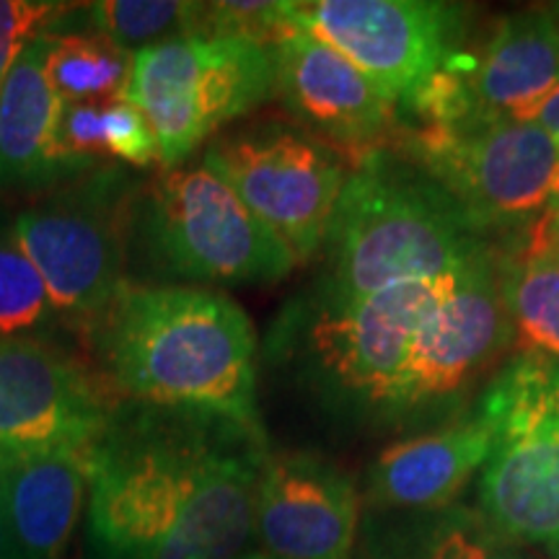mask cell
Instances as JSON below:
<instances>
[{
	"instance_id": "6da1fadb",
	"label": "cell",
	"mask_w": 559,
	"mask_h": 559,
	"mask_svg": "<svg viewBox=\"0 0 559 559\" xmlns=\"http://www.w3.org/2000/svg\"><path fill=\"white\" fill-rule=\"evenodd\" d=\"M267 453L264 430L120 402L86 453L88 559H239Z\"/></svg>"
},
{
	"instance_id": "7a4b0ae2",
	"label": "cell",
	"mask_w": 559,
	"mask_h": 559,
	"mask_svg": "<svg viewBox=\"0 0 559 559\" xmlns=\"http://www.w3.org/2000/svg\"><path fill=\"white\" fill-rule=\"evenodd\" d=\"M96 370L122 402L198 412L262 430L257 332L215 288L130 283L88 330Z\"/></svg>"
},
{
	"instance_id": "3957f363",
	"label": "cell",
	"mask_w": 559,
	"mask_h": 559,
	"mask_svg": "<svg viewBox=\"0 0 559 559\" xmlns=\"http://www.w3.org/2000/svg\"><path fill=\"white\" fill-rule=\"evenodd\" d=\"M487 243L417 166L376 151L353 166L326 234L319 296L355 300L464 267Z\"/></svg>"
},
{
	"instance_id": "277c9868",
	"label": "cell",
	"mask_w": 559,
	"mask_h": 559,
	"mask_svg": "<svg viewBox=\"0 0 559 559\" xmlns=\"http://www.w3.org/2000/svg\"><path fill=\"white\" fill-rule=\"evenodd\" d=\"M453 275L402 283L355 300L311 293L280 319L275 345L326 404L396 415L412 342L456 283Z\"/></svg>"
},
{
	"instance_id": "5b68a950",
	"label": "cell",
	"mask_w": 559,
	"mask_h": 559,
	"mask_svg": "<svg viewBox=\"0 0 559 559\" xmlns=\"http://www.w3.org/2000/svg\"><path fill=\"white\" fill-rule=\"evenodd\" d=\"M210 288L270 285L296 270V257L205 160L160 171L132 207L130 267Z\"/></svg>"
},
{
	"instance_id": "8992f818",
	"label": "cell",
	"mask_w": 559,
	"mask_h": 559,
	"mask_svg": "<svg viewBox=\"0 0 559 559\" xmlns=\"http://www.w3.org/2000/svg\"><path fill=\"white\" fill-rule=\"evenodd\" d=\"M140 181L104 164L13 215L21 249L45 280L60 321L91 326L130 280V228Z\"/></svg>"
},
{
	"instance_id": "52a82bcc",
	"label": "cell",
	"mask_w": 559,
	"mask_h": 559,
	"mask_svg": "<svg viewBox=\"0 0 559 559\" xmlns=\"http://www.w3.org/2000/svg\"><path fill=\"white\" fill-rule=\"evenodd\" d=\"M495 440L481 515L513 547L559 559V362L521 353L481 400Z\"/></svg>"
},
{
	"instance_id": "ba28073f",
	"label": "cell",
	"mask_w": 559,
	"mask_h": 559,
	"mask_svg": "<svg viewBox=\"0 0 559 559\" xmlns=\"http://www.w3.org/2000/svg\"><path fill=\"white\" fill-rule=\"evenodd\" d=\"M277 91L275 50L241 37H187L132 58L124 99L148 120L160 171L179 169L215 132Z\"/></svg>"
},
{
	"instance_id": "9c48e42d",
	"label": "cell",
	"mask_w": 559,
	"mask_h": 559,
	"mask_svg": "<svg viewBox=\"0 0 559 559\" xmlns=\"http://www.w3.org/2000/svg\"><path fill=\"white\" fill-rule=\"evenodd\" d=\"M400 140L477 234L531 228L559 185V140L536 122L412 128Z\"/></svg>"
},
{
	"instance_id": "30bf717a",
	"label": "cell",
	"mask_w": 559,
	"mask_h": 559,
	"mask_svg": "<svg viewBox=\"0 0 559 559\" xmlns=\"http://www.w3.org/2000/svg\"><path fill=\"white\" fill-rule=\"evenodd\" d=\"M202 160L288 247L298 264L324 249L353 171L347 158L290 122L249 124L213 138Z\"/></svg>"
},
{
	"instance_id": "8fae6325",
	"label": "cell",
	"mask_w": 559,
	"mask_h": 559,
	"mask_svg": "<svg viewBox=\"0 0 559 559\" xmlns=\"http://www.w3.org/2000/svg\"><path fill=\"white\" fill-rule=\"evenodd\" d=\"M285 21L345 55L396 107L456 58L464 37L459 5L432 0H296Z\"/></svg>"
},
{
	"instance_id": "7c38bea8",
	"label": "cell",
	"mask_w": 559,
	"mask_h": 559,
	"mask_svg": "<svg viewBox=\"0 0 559 559\" xmlns=\"http://www.w3.org/2000/svg\"><path fill=\"white\" fill-rule=\"evenodd\" d=\"M96 368L37 337H0V461L88 451L120 407Z\"/></svg>"
},
{
	"instance_id": "4fadbf2b",
	"label": "cell",
	"mask_w": 559,
	"mask_h": 559,
	"mask_svg": "<svg viewBox=\"0 0 559 559\" xmlns=\"http://www.w3.org/2000/svg\"><path fill=\"white\" fill-rule=\"evenodd\" d=\"M277 91L300 130L355 166L370 153L389 151L400 138L396 102L345 55L300 29L275 45Z\"/></svg>"
},
{
	"instance_id": "5bb4252c",
	"label": "cell",
	"mask_w": 559,
	"mask_h": 559,
	"mask_svg": "<svg viewBox=\"0 0 559 559\" xmlns=\"http://www.w3.org/2000/svg\"><path fill=\"white\" fill-rule=\"evenodd\" d=\"M498 257L487 247L459 270L449 296L419 326L404 366L396 412L456 394L510 337Z\"/></svg>"
},
{
	"instance_id": "9a60e30c",
	"label": "cell",
	"mask_w": 559,
	"mask_h": 559,
	"mask_svg": "<svg viewBox=\"0 0 559 559\" xmlns=\"http://www.w3.org/2000/svg\"><path fill=\"white\" fill-rule=\"evenodd\" d=\"M360 498L353 477L319 453H267L257 487V526L275 559H349Z\"/></svg>"
},
{
	"instance_id": "2e32d148",
	"label": "cell",
	"mask_w": 559,
	"mask_h": 559,
	"mask_svg": "<svg viewBox=\"0 0 559 559\" xmlns=\"http://www.w3.org/2000/svg\"><path fill=\"white\" fill-rule=\"evenodd\" d=\"M459 75V128L534 122L559 88V19L523 11L500 19L474 58L451 60ZM430 130V128H428Z\"/></svg>"
},
{
	"instance_id": "e0dca14e",
	"label": "cell",
	"mask_w": 559,
	"mask_h": 559,
	"mask_svg": "<svg viewBox=\"0 0 559 559\" xmlns=\"http://www.w3.org/2000/svg\"><path fill=\"white\" fill-rule=\"evenodd\" d=\"M492 440V423L481 409L445 428L396 440L370 466L368 502L423 513L445 510L487 464Z\"/></svg>"
},
{
	"instance_id": "ac0fdd59",
	"label": "cell",
	"mask_w": 559,
	"mask_h": 559,
	"mask_svg": "<svg viewBox=\"0 0 559 559\" xmlns=\"http://www.w3.org/2000/svg\"><path fill=\"white\" fill-rule=\"evenodd\" d=\"M88 451L0 461V495L16 559H62L88 502Z\"/></svg>"
},
{
	"instance_id": "d6986e66",
	"label": "cell",
	"mask_w": 559,
	"mask_h": 559,
	"mask_svg": "<svg viewBox=\"0 0 559 559\" xmlns=\"http://www.w3.org/2000/svg\"><path fill=\"white\" fill-rule=\"evenodd\" d=\"M45 34L29 41L0 88V190H45L68 181L58 156L66 102L47 79Z\"/></svg>"
},
{
	"instance_id": "ffe728a7",
	"label": "cell",
	"mask_w": 559,
	"mask_h": 559,
	"mask_svg": "<svg viewBox=\"0 0 559 559\" xmlns=\"http://www.w3.org/2000/svg\"><path fill=\"white\" fill-rule=\"evenodd\" d=\"M510 330L523 353L559 362V239L531 226L506 260H498Z\"/></svg>"
},
{
	"instance_id": "44dd1931",
	"label": "cell",
	"mask_w": 559,
	"mask_h": 559,
	"mask_svg": "<svg viewBox=\"0 0 559 559\" xmlns=\"http://www.w3.org/2000/svg\"><path fill=\"white\" fill-rule=\"evenodd\" d=\"M45 37L47 79L62 102H109L124 96L135 55L91 26L83 32L68 29L58 21Z\"/></svg>"
},
{
	"instance_id": "7402d4cb",
	"label": "cell",
	"mask_w": 559,
	"mask_h": 559,
	"mask_svg": "<svg viewBox=\"0 0 559 559\" xmlns=\"http://www.w3.org/2000/svg\"><path fill=\"white\" fill-rule=\"evenodd\" d=\"M88 26L128 52L164 41L207 37V3L181 0H102L86 5Z\"/></svg>"
},
{
	"instance_id": "603a6c76",
	"label": "cell",
	"mask_w": 559,
	"mask_h": 559,
	"mask_svg": "<svg viewBox=\"0 0 559 559\" xmlns=\"http://www.w3.org/2000/svg\"><path fill=\"white\" fill-rule=\"evenodd\" d=\"M60 324L45 280L16 239L13 215L0 210V337L47 340Z\"/></svg>"
},
{
	"instance_id": "cb8c5ba5",
	"label": "cell",
	"mask_w": 559,
	"mask_h": 559,
	"mask_svg": "<svg viewBox=\"0 0 559 559\" xmlns=\"http://www.w3.org/2000/svg\"><path fill=\"white\" fill-rule=\"evenodd\" d=\"M515 549L481 513L445 508L423 528L412 559H528Z\"/></svg>"
},
{
	"instance_id": "d4e9b609",
	"label": "cell",
	"mask_w": 559,
	"mask_h": 559,
	"mask_svg": "<svg viewBox=\"0 0 559 559\" xmlns=\"http://www.w3.org/2000/svg\"><path fill=\"white\" fill-rule=\"evenodd\" d=\"M104 148L109 160L128 166L132 171L151 169L158 164V145L148 120L135 104L124 99L104 102Z\"/></svg>"
},
{
	"instance_id": "484cf974",
	"label": "cell",
	"mask_w": 559,
	"mask_h": 559,
	"mask_svg": "<svg viewBox=\"0 0 559 559\" xmlns=\"http://www.w3.org/2000/svg\"><path fill=\"white\" fill-rule=\"evenodd\" d=\"M68 9L73 5L52 0H0V88L29 41L50 32Z\"/></svg>"
},
{
	"instance_id": "4316f807",
	"label": "cell",
	"mask_w": 559,
	"mask_h": 559,
	"mask_svg": "<svg viewBox=\"0 0 559 559\" xmlns=\"http://www.w3.org/2000/svg\"><path fill=\"white\" fill-rule=\"evenodd\" d=\"M534 122L542 124L551 138L559 140V88L544 102V107L539 109V115L534 117Z\"/></svg>"
},
{
	"instance_id": "83f0119b",
	"label": "cell",
	"mask_w": 559,
	"mask_h": 559,
	"mask_svg": "<svg viewBox=\"0 0 559 559\" xmlns=\"http://www.w3.org/2000/svg\"><path fill=\"white\" fill-rule=\"evenodd\" d=\"M536 226H539L547 236H555V239H559V185H557L555 194H551V200H549L547 210H544V215L539 221H536Z\"/></svg>"
},
{
	"instance_id": "f1b7e54d",
	"label": "cell",
	"mask_w": 559,
	"mask_h": 559,
	"mask_svg": "<svg viewBox=\"0 0 559 559\" xmlns=\"http://www.w3.org/2000/svg\"><path fill=\"white\" fill-rule=\"evenodd\" d=\"M0 559H16V555H13V544H11V534H9V523H5L3 495H0Z\"/></svg>"
},
{
	"instance_id": "f546056e",
	"label": "cell",
	"mask_w": 559,
	"mask_h": 559,
	"mask_svg": "<svg viewBox=\"0 0 559 559\" xmlns=\"http://www.w3.org/2000/svg\"><path fill=\"white\" fill-rule=\"evenodd\" d=\"M239 559H275V557L264 555V551H243Z\"/></svg>"
},
{
	"instance_id": "4dcf8cb0",
	"label": "cell",
	"mask_w": 559,
	"mask_h": 559,
	"mask_svg": "<svg viewBox=\"0 0 559 559\" xmlns=\"http://www.w3.org/2000/svg\"><path fill=\"white\" fill-rule=\"evenodd\" d=\"M555 16H557V19H559V9H557V11H555Z\"/></svg>"
}]
</instances>
